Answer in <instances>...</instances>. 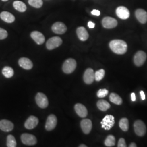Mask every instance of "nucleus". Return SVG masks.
<instances>
[{"instance_id":"obj_9","label":"nucleus","mask_w":147,"mask_h":147,"mask_svg":"<svg viewBox=\"0 0 147 147\" xmlns=\"http://www.w3.org/2000/svg\"><path fill=\"white\" fill-rule=\"evenodd\" d=\"M57 119L56 116L54 115H50L47 117V120L45 124V129L47 131H52L53 130L57 125Z\"/></svg>"},{"instance_id":"obj_10","label":"nucleus","mask_w":147,"mask_h":147,"mask_svg":"<svg viewBox=\"0 0 147 147\" xmlns=\"http://www.w3.org/2000/svg\"><path fill=\"white\" fill-rule=\"evenodd\" d=\"M102 25L105 28L111 29L116 27L118 25V22L113 18L106 16L102 19Z\"/></svg>"},{"instance_id":"obj_32","label":"nucleus","mask_w":147,"mask_h":147,"mask_svg":"<svg viewBox=\"0 0 147 147\" xmlns=\"http://www.w3.org/2000/svg\"><path fill=\"white\" fill-rule=\"evenodd\" d=\"M109 93V91L108 90L106 89H100L98 90V93H97V96L98 97L102 98H104Z\"/></svg>"},{"instance_id":"obj_19","label":"nucleus","mask_w":147,"mask_h":147,"mask_svg":"<svg viewBox=\"0 0 147 147\" xmlns=\"http://www.w3.org/2000/svg\"><path fill=\"white\" fill-rule=\"evenodd\" d=\"M19 65L21 68L25 70H30L33 68V64L31 61L26 57H22L19 60Z\"/></svg>"},{"instance_id":"obj_16","label":"nucleus","mask_w":147,"mask_h":147,"mask_svg":"<svg viewBox=\"0 0 147 147\" xmlns=\"http://www.w3.org/2000/svg\"><path fill=\"white\" fill-rule=\"evenodd\" d=\"M81 127L85 134H88L92 129V123L89 119H84L81 121Z\"/></svg>"},{"instance_id":"obj_15","label":"nucleus","mask_w":147,"mask_h":147,"mask_svg":"<svg viewBox=\"0 0 147 147\" xmlns=\"http://www.w3.org/2000/svg\"><path fill=\"white\" fill-rule=\"evenodd\" d=\"M14 129V124L11 121L7 119L0 121V129L4 132H10Z\"/></svg>"},{"instance_id":"obj_31","label":"nucleus","mask_w":147,"mask_h":147,"mask_svg":"<svg viewBox=\"0 0 147 147\" xmlns=\"http://www.w3.org/2000/svg\"><path fill=\"white\" fill-rule=\"evenodd\" d=\"M28 3L34 8H39L42 7L43 2L42 0H28Z\"/></svg>"},{"instance_id":"obj_14","label":"nucleus","mask_w":147,"mask_h":147,"mask_svg":"<svg viewBox=\"0 0 147 147\" xmlns=\"http://www.w3.org/2000/svg\"><path fill=\"white\" fill-rule=\"evenodd\" d=\"M39 123L38 118L34 116H31L28 118L25 123V127L27 129L31 130L35 128Z\"/></svg>"},{"instance_id":"obj_7","label":"nucleus","mask_w":147,"mask_h":147,"mask_svg":"<svg viewBox=\"0 0 147 147\" xmlns=\"http://www.w3.org/2000/svg\"><path fill=\"white\" fill-rule=\"evenodd\" d=\"M62 44V39L59 37H53L50 38L47 42L46 46L49 50L58 47Z\"/></svg>"},{"instance_id":"obj_41","label":"nucleus","mask_w":147,"mask_h":147,"mask_svg":"<svg viewBox=\"0 0 147 147\" xmlns=\"http://www.w3.org/2000/svg\"><path fill=\"white\" fill-rule=\"evenodd\" d=\"M2 1H4V2H5V1H8V0H2Z\"/></svg>"},{"instance_id":"obj_30","label":"nucleus","mask_w":147,"mask_h":147,"mask_svg":"<svg viewBox=\"0 0 147 147\" xmlns=\"http://www.w3.org/2000/svg\"><path fill=\"white\" fill-rule=\"evenodd\" d=\"M105 71L104 69H100L96 71L94 73L95 80L96 81H100L104 78Z\"/></svg>"},{"instance_id":"obj_21","label":"nucleus","mask_w":147,"mask_h":147,"mask_svg":"<svg viewBox=\"0 0 147 147\" xmlns=\"http://www.w3.org/2000/svg\"><path fill=\"white\" fill-rule=\"evenodd\" d=\"M76 33L79 39L81 41H86L89 37V34L84 27H79L76 30Z\"/></svg>"},{"instance_id":"obj_25","label":"nucleus","mask_w":147,"mask_h":147,"mask_svg":"<svg viewBox=\"0 0 147 147\" xmlns=\"http://www.w3.org/2000/svg\"><path fill=\"white\" fill-rule=\"evenodd\" d=\"M109 98H110V100L112 103L116 105H121L123 102L121 97L115 93H112L110 95Z\"/></svg>"},{"instance_id":"obj_36","label":"nucleus","mask_w":147,"mask_h":147,"mask_svg":"<svg viewBox=\"0 0 147 147\" xmlns=\"http://www.w3.org/2000/svg\"><path fill=\"white\" fill-rule=\"evenodd\" d=\"M88 26L89 28H93L95 27V24L92 21H89L88 23Z\"/></svg>"},{"instance_id":"obj_33","label":"nucleus","mask_w":147,"mask_h":147,"mask_svg":"<svg viewBox=\"0 0 147 147\" xmlns=\"http://www.w3.org/2000/svg\"><path fill=\"white\" fill-rule=\"evenodd\" d=\"M8 37V32L3 28L0 27V40H3Z\"/></svg>"},{"instance_id":"obj_34","label":"nucleus","mask_w":147,"mask_h":147,"mask_svg":"<svg viewBox=\"0 0 147 147\" xmlns=\"http://www.w3.org/2000/svg\"><path fill=\"white\" fill-rule=\"evenodd\" d=\"M118 147H126V143L125 141L123 138H121L119 140V141L118 143Z\"/></svg>"},{"instance_id":"obj_24","label":"nucleus","mask_w":147,"mask_h":147,"mask_svg":"<svg viewBox=\"0 0 147 147\" xmlns=\"http://www.w3.org/2000/svg\"><path fill=\"white\" fill-rule=\"evenodd\" d=\"M98 108L102 111H106L110 108L111 105L106 100H100L97 102Z\"/></svg>"},{"instance_id":"obj_29","label":"nucleus","mask_w":147,"mask_h":147,"mask_svg":"<svg viewBox=\"0 0 147 147\" xmlns=\"http://www.w3.org/2000/svg\"><path fill=\"white\" fill-rule=\"evenodd\" d=\"M7 146L8 147H16V138L12 135H9L7 137Z\"/></svg>"},{"instance_id":"obj_38","label":"nucleus","mask_w":147,"mask_h":147,"mask_svg":"<svg viewBox=\"0 0 147 147\" xmlns=\"http://www.w3.org/2000/svg\"><path fill=\"white\" fill-rule=\"evenodd\" d=\"M131 100L132 101H135L136 100V96H135V94L134 93H132L131 95Z\"/></svg>"},{"instance_id":"obj_8","label":"nucleus","mask_w":147,"mask_h":147,"mask_svg":"<svg viewBox=\"0 0 147 147\" xmlns=\"http://www.w3.org/2000/svg\"><path fill=\"white\" fill-rule=\"evenodd\" d=\"M147 59V55L143 51L137 52L134 57V62L137 67H141Z\"/></svg>"},{"instance_id":"obj_2","label":"nucleus","mask_w":147,"mask_h":147,"mask_svg":"<svg viewBox=\"0 0 147 147\" xmlns=\"http://www.w3.org/2000/svg\"><path fill=\"white\" fill-rule=\"evenodd\" d=\"M77 63L73 58H69L67 59L63 64L62 69L64 73L69 74L73 73L76 68Z\"/></svg>"},{"instance_id":"obj_39","label":"nucleus","mask_w":147,"mask_h":147,"mask_svg":"<svg viewBox=\"0 0 147 147\" xmlns=\"http://www.w3.org/2000/svg\"><path fill=\"white\" fill-rule=\"evenodd\" d=\"M136 144L135 143H131L130 145H129V147H136Z\"/></svg>"},{"instance_id":"obj_35","label":"nucleus","mask_w":147,"mask_h":147,"mask_svg":"<svg viewBox=\"0 0 147 147\" xmlns=\"http://www.w3.org/2000/svg\"><path fill=\"white\" fill-rule=\"evenodd\" d=\"M93 16H99L100 15V11L99 10L97 9H94L91 12Z\"/></svg>"},{"instance_id":"obj_5","label":"nucleus","mask_w":147,"mask_h":147,"mask_svg":"<svg viewBox=\"0 0 147 147\" xmlns=\"http://www.w3.org/2000/svg\"><path fill=\"white\" fill-rule=\"evenodd\" d=\"M22 143L27 146H33L37 143V138L35 136L30 134H23L21 136Z\"/></svg>"},{"instance_id":"obj_27","label":"nucleus","mask_w":147,"mask_h":147,"mask_svg":"<svg viewBox=\"0 0 147 147\" xmlns=\"http://www.w3.org/2000/svg\"><path fill=\"white\" fill-rule=\"evenodd\" d=\"M119 125L121 129L123 131H127L129 130V121L126 118H121L119 123Z\"/></svg>"},{"instance_id":"obj_4","label":"nucleus","mask_w":147,"mask_h":147,"mask_svg":"<svg viewBox=\"0 0 147 147\" xmlns=\"http://www.w3.org/2000/svg\"><path fill=\"white\" fill-rule=\"evenodd\" d=\"M115 123V118L112 115H106L101 122L102 127L105 130H110Z\"/></svg>"},{"instance_id":"obj_20","label":"nucleus","mask_w":147,"mask_h":147,"mask_svg":"<svg viewBox=\"0 0 147 147\" xmlns=\"http://www.w3.org/2000/svg\"><path fill=\"white\" fill-rule=\"evenodd\" d=\"M31 37L38 45H41L45 42V37L40 32H32L31 33Z\"/></svg>"},{"instance_id":"obj_12","label":"nucleus","mask_w":147,"mask_h":147,"mask_svg":"<svg viewBox=\"0 0 147 147\" xmlns=\"http://www.w3.org/2000/svg\"><path fill=\"white\" fill-rule=\"evenodd\" d=\"M116 14L118 18L123 20L128 19L130 15L128 9L123 6H120L116 9Z\"/></svg>"},{"instance_id":"obj_22","label":"nucleus","mask_w":147,"mask_h":147,"mask_svg":"<svg viewBox=\"0 0 147 147\" xmlns=\"http://www.w3.org/2000/svg\"><path fill=\"white\" fill-rule=\"evenodd\" d=\"M0 18L3 21L7 23H12L15 21L14 16L8 11H2L1 13Z\"/></svg>"},{"instance_id":"obj_26","label":"nucleus","mask_w":147,"mask_h":147,"mask_svg":"<svg viewBox=\"0 0 147 147\" xmlns=\"http://www.w3.org/2000/svg\"><path fill=\"white\" fill-rule=\"evenodd\" d=\"M2 73L6 78H11L13 76L14 71L13 68H11L10 67L6 66L2 69Z\"/></svg>"},{"instance_id":"obj_13","label":"nucleus","mask_w":147,"mask_h":147,"mask_svg":"<svg viewBox=\"0 0 147 147\" xmlns=\"http://www.w3.org/2000/svg\"><path fill=\"white\" fill-rule=\"evenodd\" d=\"M95 80L94 72L92 69L86 70L84 75V80L86 84H92Z\"/></svg>"},{"instance_id":"obj_17","label":"nucleus","mask_w":147,"mask_h":147,"mask_svg":"<svg viewBox=\"0 0 147 147\" xmlns=\"http://www.w3.org/2000/svg\"><path fill=\"white\" fill-rule=\"evenodd\" d=\"M74 109L78 115L81 118H85L88 115V111L86 107L81 104H76L75 105Z\"/></svg>"},{"instance_id":"obj_28","label":"nucleus","mask_w":147,"mask_h":147,"mask_svg":"<svg viewBox=\"0 0 147 147\" xmlns=\"http://www.w3.org/2000/svg\"><path fill=\"white\" fill-rule=\"evenodd\" d=\"M104 143L106 147H111L115 146L116 143L115 137L113 135H109L106 137Z\"/></svg>"},{"instance_id":"obj_3","label":"nucleus","mask_w":147,"mask_h":147,"mask_svg":"<svg viewBox=\"0 0 147 147\" xmlns=\"http://www.w3.org/2000/svg\"><path fill=\"white\" fill-rule=\"evenodd\" d=\"M134 127L136 134L138 136H144L147 131L146 125L142 121L140 120H137L134 123Z\"/></svg>"},{"instance_id":"obj_37","label":"nucleus","mask_w":147,"mask_h":147,"mask_svg":"<svg viewBox=\"0 0 147 147\" xmlns=\"http://www.w3.org/2000/svg\"><path fill=\"white\" fill-rule=\"evenodd\" d=\"M140 94H141V99L142 100H145L146 96H145V94H144V93L143 92V91L140 92Z\"/></svg>"},{"instance_id":"obj_18","label":"nucleus","mask_w":147,"mask_h":147,"mask_svg":"<svg viewBox=\"0 0 147 147\" xmlns=\"http://www.w3.org/2000/svg\"><path fill=\"white\" fill-rule=\"evenodd\" d=\"M137 19L141 24H146L147 22V13L143 9H138L135 11Z\"/></svg>"},{"instance_id":"obj_1","label":"nucleus","mask_w":147,"mask_h":147,"mask_svg":"<svg viewBox=\"0 0 147 147\" xmlns=\"http://www.w3.org/2000/svg\"><path fill=\"white\" fill-rule=\"evenodd\" d=\"M109 46L111 50L116 54L123 55L127 50V45L125 42L120 39H115L111 41Z\"/></svg>"},{"instance_id":"obj_6","label":"nucleus","mask_w":147,"mask_h":147,"mask_svg":"<svg viewBox=\"0 0 147 147\" xmlns=\"http://www.w3.org/2000/svg\"><path fill=\"white\" fill-rule=\"evenodd\" d=\"M36 101L37 105L42 108L45 109L49 105L47 96L42 93H38L36 96Z\"/></svg>"},{"instance_id":"obj_23","label":"nucleus","mask_w":147,"mask_h":147,"mask_svg":"<svg viewBox=\"0 0 147 147\" xmlns=\"http://www.w3.org/2000/svg\"><path fill=\"white\" fill-rule=\"evenodd\" d=\"M13 7L16 11L20 12H24L26 11V5L24 2L20 1H14L13 3Z\"/></svg>"},{"instance_id":"obj_11","label":"nucleus","mask_w":147,"mask_h":147,"mask_svg":"<svg viewBox=\"0 0 147 147\" xmlns=\"http://www.w3.org/2000/svg\"><path fill=\"white\" fill-rule=\"evenodd\" d=\"M51 29L52 31L56 34H63L67 31V27L63 22H56L53 24Z\"/></svg>"},{"instance_id":"obj_40","label":"nucleus","mask_w":147,"mask_h":147,"mask_svg":"<svg viewBox=\"0 0 147 147\" xmlns=\"http://www.w3.org/2000/svg\"><path fill=\"white\" fill-rule=\"evenodd\" d=\"M80 147H87V146H86V145H84V144H81L80 146Z\"/></svg>"}]
</instances>
